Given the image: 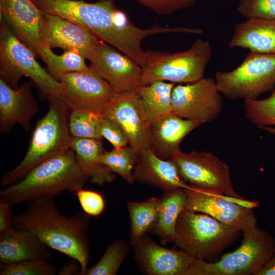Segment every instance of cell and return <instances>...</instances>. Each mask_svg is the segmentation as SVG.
Returning <instances> with one entry per match:
<instances>
[{"label": "cell", "mask_w": 275, "mask_h": 275, "mask_svg": "<svg viewBox=\"0 0 275 275\" xmlns=\"http://www.w3.org/2000/svg\"><path fill=\"white\" fill-rule=\"evenodd\" d=\"M90 217L84 212L65 216L54 198H47L28 202L22 213L13 215L12 226L33 233L50 249L77 260L79 275H85L90 261Z\"/></svg>", "instance_id": "1"}, {"label": "cell", "mask_w": 275, "mask_h": 275, "mask_svg": "<svg viewBox=\"0 0 275 275\" xmlns=\"http://www.w3.org/2000/svg\"><path fill=\"white\" fill-rule=\"evenodd\" d=\"M89 179L70 148L39 163L18 182L4 187L0 191V200L12 206L53 198L65 191L75 195Z\"/></svg>", "instance_id": "2"}, {"label": "cell", "mask_w": 275, "mask_h": 275, "mask_svg": "<svg viewBox=\"0 0 275 275\" xmlns=\"http://www.w3.org/2000/svg\"><path fill=\"white\" fill-rule=\"evenodd\" d=\"M48 102V110L37 123L23 159L3 174L1 184L4 187L18 182L39 163L70 148L69 118L71 110L60 97L50 98Z\"/></svg>", "instance_id": "3"}, {"label": "cell", "mask_w": 275, "mask_h": 275, "mask_svg": "<svg viewBox=\"0 0 275 275\" xmlns=\"http://www.w3.org/2000/svg\"><path fill=\"white\" fill-rule=\"evenodd\" d=\"M239 232L206 214L184 209L177 219L172 243L195 259L213 262Z\"/></svg>", "instance_id": "4"}, {"label": "cell", "mask_w": 275, "mask_h": 275, "mask_svg": "<svg viewBox=\"0 0 275 275\" xmlns=\"http://www.w3.org/2000/svg\"><path fill=\"white\" fill-rule=\"evenodd\" d=\"M240 245L218 260L195 259L184 275H256L275 251V238L257 225L243 232Z\"/></svg>", "instance_id": "5"}, {"label": "cell", "mask_w": 275, "mask_h": 275, "mask_svg": "<svg viewBox=\"0 0 275 275\" xmlns=\"http://www.w3.org/2000/svg\"><path fill=\"white\" fill-rule=\"evenodd\" d=\"M36 56L2 21L0 27V79L12 88L19 87L21 78L31 79L43 97H61L63 86L36 60Z\"/></svg>", "instance_id": "6"}, {"label": "cell", "mask_w": 275, "mask_h": 275, "mask_svg": "<svg viewBox=\"0 0 275 275\" xmlns=\"http://www.w3.org/2000/svg\"><path fill=\"white\" fill-rule=\"evenodd\" d=\"M215 81L220 92L231 100L257 99L274 89L275 54L250 52L235 69L217 71Z\"/></svg>", "instance_id": "7"}, {"label": "cell", "mask_w": 275, "mask_h": 275, "mask_svg": "<svg viewBox=\"0 0 275 275\" xmlns=\"http://www.w3.org/2000/svg\"><path fill=\"white\" fill-rule=\"evenodd\" d=\"M210 43L198 39L187 50L174 53L156 52L148 65L143 68L141 86L156 81L191 83L204 78L211 59Z\"/></svg>", "instance_id": "8"}, {"label": "cell", "mask_w": 275, "mask_h": 275, "mask_svg": "<svg viewBox=\"0 0 275 275\" xmlns=\"http://www.w3.org/2000/svg\"><path fill=\"white\" fill-rule=\"evenodd\" d=\"M32 1L43 12L75 23L105 42H109L116 34L120 10L112 0L95 3L82 0Z\"/></svg>", "instance_id": "9"}, {"label": "cell", "mask_w": 275, "mask_h": 275, "mask_svg": "<svg viewBox=\"0 0 275 275\" xmlns=\"http://www.w3.org/2000/svg\"><path fill=\"white\" fill-rule=\"evenodd\" d=\"M171 159L188 184L206 192L242 199L234 189L229 166L212 153L180 150Z\"/></svg>", "instance_id": "10"}, {"label": "cell", "mask_w": 275, "mask_h": 275, "mask_svg": "<svg viewBox=\"0 0 275 275\" xmlns=\"http://www.w3.org/2000/svg\"><path fill=\"white\" fill-rule=\"evenodd\" d=\"M184 190L187 210L206 214L240 232L257 225L253 208L259 205L258 202L206 192L193 186Z\"/></svg>", "instance_id": "11"}, {"label": "cell", "mask_w": 275, "mask_h": 275, "mask_svg": "<svg viewBox=\"0 0 275 275\" xmlns=\"http://www.w3.org/2000/svg\"><path fill=\"white\" fill-rule=\"evenodd\" d=\"M60 82L63 89L61 98L71 110L104 116L118 95L109 83L89 67L63 75Z\"/></svg>", "instance_id": "12"}, {"label": "cell", "mask_w": 275, "mask_h": 275, "mask_svg": "<svg viewBox=\"0 0 275 275\" xmlns=\"http://www.w3.org/2000/svg\"><path fill=\"white\" fill-rule=\"evenodd\" d=\"M221 93L215 79L210 77L175 86L172 93L174 113L202 124L212 122L223 109Z\"/></svg>", "instance_id": "13"}, {"label": "cell", "mask_w": 275, "mask_h": 275, "mask_svg": "<svg viewBox=\"0 0 275 275\" xmlns=\"http://www.w3.org/2000/svg\"><path fill=\"white\" fill-rule=\"evenodd\" d=\"M89 66L106 80L118 94L141 86L143 68L133 59L100 40Z\"/></svg>", "instance_id": "14"}, {"label": "cell", "mask_w": 275, "mask_h": 275, "mask_svg": "<svg viewBox=\"0 0 275 275\" xmlns=\"http://www.w3.org/2000/svg\"><path fill=\"white\" fill-rule=\"evenodd\" d=\"M0 12L1 19L15 37L42 59L43 12L32 0H0Z\"/></svg>", "instance_id": "15"}, {"label": "cell", "mask_w": 275, "mask_h": 275, "mask_svg": "<svg viewBox=\"0 0 275 275\" xmlns=\"http://www.w3.org/2000/svg\"><path fill=\"white\" fill-rule=\"evenodd\" d=\"M104 116L118 123L126 133L129 145L139 153L151 148V125L137 89L118 94Z\"/></svg>", "instance_id": "16"}, {"label": "cell", "mask_w": 275, "mask_h": 275, "mask_svg": "<svg viewBox=\"0 0 275 275\" xmlns=\"http://www.w3.org/2000/svg\"><path fill=\"white\" fill-rule=\"evenodd\" d=\"M42 33L45 46L76 52L89 60L100 39L86 28L60 16L43 12Z\"/></svg>", "instance_id": "17"}, {"label": "cell", "mask_w": 275, "mask_h": 275, "mask_svg": "<svg viewBox=\"0 0 275 275\" xmlns=\"http://www.w3.org/2000/svg\"><path fill=\"white\" fill-rule=\"evenodd\" d=\"M134 260L148 275H184L195 260L180 249L164 248L145 235L133 246Z\"/></svg>", "instance_id": "18"}, {"label": "cell", "mask_w": 275, "mask_h": 275, "mask_svg": "<svg viewBox=\"0 0 275 275\" xmlns=\"http://www.w3.org/2000/svg\"><path fill=\"white\" fill-rule=\"evenodd\" d=\"M32 84L25 82L16 89L0 79V132L9 133L16 124L28 130L39 112Z\"/></svg>", "instance_id": "19"}, {"label": "cell", "mask_w": 275, "mask_h": 275, "mask_svg": "<svg viewBox=\"0 0 275 275\" xmlns=\"http://www.w3.org/2000/svg\"><path fill=\"white\" fill-rule=\"evenodd\" d=\"M133 174L134 181L158 188L163 193L192 188L182 178L172 159L160 158L151 149L139 152Z\"/></svg>", "instance_id": "20"}, {"label": "cell", "mask_w": 275, "mask_h": 275, "mask_svg": "<svg viewBox=\"0 0 275 275\" xmlns=\"http://www.w3.org/2000/svg\"><path fill=\"white\" fill-rule=\"evenodd\" d=\"M49 248L33 233L11 227L0 235V261L12 264L32 260L50 261Z\"/></svg>", "instance_id": "21"}, {"label": "cell", "mask_w": 275, "mask_h": 275, "mask_svg": "<svg viewBox=\"0 0 275 275\" xmlns=\"http://www.w3.org/2000/svg\"><path fill=\"white\" fill-rule=\"evenodd\" d=\"M201 124L175 114L167 116L151 125L150 149L160 158L171 159L183 139Z\"/></svg>", "instance_id": "22"}, {"label": "cell", "mask_w": 275, "mask_h": 275, "mask_svg": "<svg viewBox=\"0 0 275 275\" xmlns=\"http://www.w3.org/2000/svg\"><path fill=\"white\" fill-rule=\"evenodd\" d=\"M228 45L275 54V19H248L236 24Z\"/></svg>", "instance_id": "23"}, {"label": "cell", "mask_w": 275, "mask_h": 275, "mask_svg": "<svg viewBox=\"0 0 275 275\" xmlns=\"http://www.w3.org/2000/svg\"><path fill=\"white\" fill-rule=\"evenodd\" d=\"M70 148L74 151L79 167L93 184L102 185L116 180V174L99 161L105 151L102 139L72 137Z\"/></svg>", "instance_id": "24"}, {"label": "cell", "mask_w": 275, "mask_h": 275, "mask_svg": "<svg viewBox=\"0 0 275 275\" xmlns=\"http://www.w3.org/2000/svg\"><path fill=\"white\" fill-rule=\"evenodd\" d=\"M184 189L163 193L160 198L156 221L149 232L155 235L163 244L173 243L175 227L180 214L185 209Z\"/></svg>", "instance_id": "25"}, {"label": "cell", "mask_w": 275, "mask_h": 275, "mask_svg": "<svg viewBox=\"0 0 275 275\" xmlns=\"http://www.w3.org/2000/svg\"><path fill=\"white\" fill-rule=\"evenodd\" d=\"M175 84L159 80L140 86L137 89L146 118L151 126L166 116L174 114L172 93Z\"/></svg>", "instance_id": "26"}, {"label": "cell", "mask_w": 275, "mask_h": 275, "mask_svg": "<svg viewBox=\"0 0 275 275\" xmlns=\"http://www.w3.org/2000/svg\"><path fill=\"white\" fill-rule=\"evenodd\" d=\"M160 198L151 197L143 202H126L130 221V244L133 246L149 232L154 224Z\"/></svg>", "instance_id": "27"}, {"label": "cell", "mask_w": 275, "mask_h": 275, "mask_svg": "<svg viewBox=\"0 0 275 275\" xmlns=\"http://www.w3.org/2000/svg\"><path fill=\"white\" fill-rule=\"evenodd\" d=\"M139 153L129 145L105 151L99 157V161L109 170L119 175L126 182L132 184L135 181L133 174L134 167Z\"/></svg>", "instance_id": "28"}, {"label": "cell", "mask_w": 275, "mask_h": 275, "mask_svg": "<svg viewBox=\"0 0 275 275\" xmlns=\"http://www.w3.org/2000/svg\"><path fill=\"white\" fill-rule=\"evenodd\" d=\"M42 60L46 64L48 73L59 81L63 75L67 73L89 68L86 64V59L80 54L67 50H65L61 54H57L47 46L44 47Z\"/></svg>", "instance_id": "29"}, {"label": "cell", "mask_w": 275, "mask_h": 275, "mask_svg": "<svg viewBox=\"0 0 275 275\" xmlns=\"http://www.w3.org/2000/svg\"><path fill=\"white\" fill-rule=\"evenodd\" d=\"M130 245L116 240L106 247L99 260L88 268L85 275H115L130 252Z\"/></svg>", "instance_id": "30"}, {"label": "cell", "mask_w": 275, "mask_h": 275, "mask_svg": "<svg viewBox=\"0 0 275 275\" xmlns=\"http://www.w3.org/2000/svg\"><path fill=\"white\" fill-rule=\"evenodd\" d=\"M103 116L85 110H71L69 118L71 137L102 139L100 127Z\"/></svg>", "instance_id": "31"}, {"label": "cell", "mask_w": 275, "mask_h": 275, "mask_svg": "<svg viewBox=\"0 0 275 275\" xmlns=\"http://www.w3.org/2000/svg\"><path fill=\"white\" fill-rule=\"evenodd\" d=\"M243 107L246 119L258 127L275 126V89L263 99H244Z\"/></svg>", "instance_id": "32"}, {"label": "cell", "mask_w": 275, "mask_h": 275, "mask_svg": "<svg viewBox=\"0 0 275 275\" xmlns=\"http://www.w3.org/2000/svg\"><path fill=\"white\" fill-rule=\"evenodd\" d=\"M57 268L46 260H32L0 265L1 275H54Z\"/></svg>", "instance_id": "33"}, {"label": "cell", "mask_w": 275, "mask_h": 275, "mask_svg": "<svg viewBox=\"0 0 275 275\" xmlns=\"http://www.w3.org/2000/svg\"><path fill=\"white\" fill-rule=\"evenodd\" d=\"M237 11L248 19H275V0H238Z\"/></svg>", "instance_id": "34"}, {"label": "cell", "mask_w": 275, "mask_h": 275, "mask_svg": "<svg viewBox=\"0 0 275 275\" xmlns=\"http://www.w3.org/2000/svg\"><path fill=\"white\" fill-rule=\"evenodd\" d=\"M75 195L83 211L90 216H98L103 212L105 202L104 197L100 193L81 188L77 190Z\"/></svg>", "instance_id": "35"}, {"label": "cell", "mask_w": 275, "mask_h": 275, "mask_svg": "<svg viewBox=\"0 0 275 275\" xmlns=\"http://www.w3.org/2000/svg\"><path fill=\"white\" fill-rule=\"evenodd\" d=\"M100 133L114 147L118 148L129 144L128 139L122 127L112 119L103 116L100 124Z\"/></svg>", "instance_id": "36"}, {"label": "cell", "mask_w": 275, "mask_h": 275, "mask_svg": "<svg viewBox=\"0 0 275 275\" xmlns=\"http://www.w3.org/2000/svg\"><path fill=\"white\" fill-rule=\"evenodd\" d=\"M159 15H169L189 8L198 0H135Z\"/></svg>", "instance_id": "37"}, {"label": "cell", "mask_w": 275, "mask_h": 275, "mask_svg": "<svg viewBox=\"0 0 275 275\" xmlns=\"http://www.w3.org/2000/svg\"><path fill=\"white\" fill-rule=\"evenodd\" d=\"M11 207L9 204L0 200V235L12 227Z\"/></svg>", "instance_id": "38"}, {"label": "cell", "mask_w": 275, "mask_h": 275, "mask_svg": "<svg viewBox=\"0 0 275 275\" xmlns=\"http://www.w3.org/2000/svg\"><path fill=\"white\" fill-rule=\"evenodd\" d=\"M81 267L79 262L76 259L71 258L66 262L59 271V275H79Z\"/></svg>", "instance_id": "39"}, {"label": "cell", "mask_w": 275, "mask_h": 275, "mask_svg": "<svg viewBox=\"0 0 275 275\" xmlns=\"http://www.w3.org/2000/svg\"><path fill=\"white\" fill-rule=\"evenodd\" d=\"M256 275H275V251Z\"/></svg>", "instance_id": "40"}, {"label": "cell", "mask_w": 275, "mask_h": 275, "mask_svg": "<svg viewBox=\"0 0 275 275\" xmlns=\"http://www.w3.org/2000/svg\"><path fill=\"white\" fill-rule=\"evenodd\" d=\"M259 128L275 135V127H271L270 126H263L259 127Z\"/></svg>", "instance_id": "41"}]
</instances>
